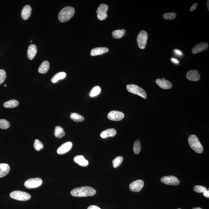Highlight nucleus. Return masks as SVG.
<instances>
[{
  "instance_id": "1",
  "label": "nucleus",
  "mask_w": 209,
  "mask_h": 209,
  "mask_svg": "<svg viewBox=\"0 0 209 209\" xmlns=\"http://www.w3.org/2000/svg\"><path fill=\"white\" fill-rule=\"evenodd\" d=\"M96 191L90 186H82L74 189L71 192L72 196L76 197L92 196L96 194Z\"/></svg>"
},
{
  "instance_id": "2",
  "label": "nucleus",
  "mask_w": 209,
  "mask_h": 209,
  "mask_svg": "<svg viewBox=\"0 0 209 209\" xmlns=\"http://www.w3.org/2000/svg\"><path fill=\"white\" fill-rule=\"evenodd\" d=\"M75 13V9L72 7L66 6L59 12L58 18L61 22H65L70 20Z\"/></svg>"
},
{
  "instance_id": "3",
  "label": "nucleus",
  "mask_w": 209,
  "mask_h": 209,
  "mask_svg": "<svg viewBox=\"0 0 209 209\" xmlns=\"http://www.w3.org/2000/svg\"><path fill=\"white\" fill-rule=\"evenodd\" d=\"M188 143L192 149L198 153H203V148L198 138L195 135H191L188 138Z\"/></svg>"
},
{
  "instance_id": "4",
  "label": "nucleus",
  "mask_w": 209,
  "mask_h": 209,
  "mask_svg": "<svg viewBox=\"0 0 209 209\" xmlns=\"http://www.w3.org/2000/svg\"><path fill=\"white\" fill-rule=\"evenodd\" d=\"M126 88L128 92L139 96L144 99H146L147 95L143 88L135 85H128Z\"/></svg>"
},
{
  "instance_id": "5",
  "label": "nucleus",
  "mask_w": 209,
  "mask_h": 209,
  "mask_svg": "<svg viewBox=\"0 0 209 209\" xmlns=\"http://www.w3.org/2000/svg\"><path fill=\"white\" fill-rule=\"evenodd\" d=\"M11 198L18 201H28L31 198V195L25 192L15 191L12 192L10 194Z\"/></svg>"
},
{
  "instance_id": "6",
  "label": "nucleus",
  "mask_w": 209,
  "mask_h": 209,
  "mask_svg": "<svg viewBox=\"0 0 209 209\" xmlns=\"http://www.w3.org/2000/svg\"><path fill=\"white\" fill-rule=\"evenodd\" d=\"M148 38V33L144 30H142L138 35L137 42L139 48L144 49L146 47Z\"/></svg>"
},
{
  "instance_id": "7",
  "label": "nucleus",
  "mask_w": 209,
  "mask_h": 209,
  "mask_svg": "<svg viewBox=\"0 0 209 209\" xmlns=\"http://www.w3.org/2000/svg\"><path fill=\"white\" fill-rule=\"evenodd\" d=\"M108 7L105 4H101L98 7L96 11L97 18L102 21L105 19L107 17V12L108 11Z\"/></svg>"
},
{
  "instance_id": "8",
  "label": "nucleus",
  "mask_w": 209,
  "mask_h": 209,
  "mask_svg": "<svg viewBox=\"0 0 209 209\" xmlns=\"http://www.w3.org/2000/svg\"><path fill=\"white\" fill-rule=\"evenodd\" d=\"M42 184V181L40 178H30L24 182V185L28 189H33L40 186Z\"/></svg>"
},
{
  "instance_id": "9",
  "label": "nucleus",
  "mask_w": 209,
  "mask_h": 209,
  "mask_svg": "<svg viewBox=\"0 0 209 209\" xmlns=\"http://www.w3.org/2000/svg\"><path fill=\"white\" fill-rule=\"evenodd\" d=\"M161 181L168 185H178L180 183V181L178 178L172 175L163 177L161 178Z\"/></svg>"
},
{
  "instance_id": "10",
  "label": "nucleus",
  "mask_w": 209,
  "mask_h": 209,
  "mask_svg": "<svg viewBox=\"0 0 209 209\" xmlns=\"http://www.w3.org/2000/svg\"><path fill=\"white\" fill-rule=\"evenodd\" d=\"M107 117L110 120L118 121L124 118V114L121 112L113 110L108 113Z\"/></svg>"
},
{
  "instance_id": "11",
  "label": "nucleus",
  "mask_w": 209,
  "mask_h": 209,
  "mask_svg": "<svg viewBox=\"0 0 209 209\" xmlns=\"http://www.w3.org/2000/svg\"><path fill=\"white\" fill-rule=\"evenodd\" d=\"M144 185V182L143 180H138L134 181L130 184V191L134 192H138L143 189Z\"/></svg>"
},
{
  "instance_id": "12",
  "label": "nucleus",
  "mask_w": 209,
  "mask_h": 209,
  "mask_svg": "<svg viewBox=\"0 0 209 209\" xmlns=\"http://www.w3.org/2000/svg\"><path fill=\"white\" fill-rule=\"evenodd\" d=\"M72 144L71 142H68L62 144L58 148L57 153L59 155H63L67 153L72 148Z\"/></svg>"
},
{
  "instance_id": "13",
  "label": "nucleus",
  "mask_w": 209,
  "mask_h": 209,
  "mask_svg": "<svg viewBox=\"0 0 209 209\" xmlns=\"http://www.w3.org/2000/svg\"><path fill=\"white\" fill-rule=\"evenodd\" d=\"M208 47V43L204 42L196 45L192 50V52L193 54H196L203 51L207 50Z\"/></svg>"
},
{
  "instance_id": "14",
  "label": "nucleus",
  "mask_w": 209,
  "mask_h": 209,
  "mask_svg": "<svg viewBox=\"0 0 209 209\" xmlns=\"http://www.w3.org/2000/svg\"><path fill=\"white\" fill-rule=\"evenodd\" d=\"M186 78L189 80L197 81L200 80V76L197 71L195 70H192L189 71L187 72Z\"/></svg>"
},
{
  "instance_id": "15",
  "label": "nucleus",
  "mask_w": 209,
  "mask_h": 209,
  "mask_svg": "<svg viewBox=\"0 0 209 209\" xmlns=\"http://www.w3.org/2000/svg\"><path fill=\"white\" fill-rule=\"evenodd\" d=\"M156 82L159 86L162 89L167 90L170 89L172 87V84L170 81L160 79H157Z\"/></svg>"
},
{
  "instance_id": "16",
  "label": "nucleus",
  "mask_w": 209,
  "mask_h": 209,
  "mask_svg": "<svg viewBox=\"0 0 209 209\" xmlns=\"http://www.w3.org/2000/svg\"><path fill=\"white\" fill-rule=\"evenodd\" d=\"M108 49L106 47H97L91 50L90 55L94 56L102 55L108 52Z\"/></svg>"
},
{
  "instance_id": "17",
  "label": "nucleus",
  "mask_w": 209,
  "mask_h": 209,
  "mask_svg": "<svg viewBox=\"0 0 209 209\" xmlns=\"http://www.w3.org/2000/svg\"><path fill=\"white\" fill-rule=\"evenodd\" d=\"M31 8L30 6H25L21 11V16L23 19L25 20L28 19L31 16Z\"/></svg>"
},
{
  "instance_id": "18",
  "label": "nucleus",
  "mask_w": 209,
  "mask_h": 209,
  "mask_svg": "<svg viewBox=\"0 0 209 209\" xmlns=\"http://www.w3.org/2000/svg\"><path fill=\"white\" fill-rule=\"evenodd\" d=\"M74 161L81 166L85 167L89 165L88 161L85 159L82 155H78L75 156L74 158Z\"/></svg>"
},
{
  "instance_id": "19",
  "label": "nucleus",
  "mask_w": 209,
  "mask_h": 209,
  "mask_svg": "<svg viewBox=\"0 0 209 209\" xmlns=\"http://www.w3.org/2000/svg\"><path fill=\"white\" fill-rule=\"evenodd\" d=\"M37 52V46L34 44L30 45L29 46L27 51L28 57L30 60H31L36 56Z\"/></svg>"
},
{
  "instance_id": "20",
  "label": "nucleus",
  "mask_w": 209,
  "mask_h": 209,
  "mask_svg": "<svg viewBox=\"0 0 209 209\" xmlns=\"http://www.w3.org/2000/svg\"><path fill=\"white\" fill-rule=\"evenodd\" d=\"M117 131L114 129H108L102 131L101 134V137L103 139L109 137H113L116 135Z\"/></svg>"
},
{
  "instance_id": "21",
  "label": "nucleus",
  "mask_w": 209,
  "mask_h": 209,
  "mask_svg": "<svg viewBox=\"0 0 209 209\" xmlns=\"http://www.w3.org/2000/svg\"><path fill=\"white\" fill-rule=\"evenodd\" d=\"M9 165L7 163H0V178L5 176L9 172Z\"/></svg>"
},
{
  "instance_id": "22",
  "label": "nucleus",
  "mask_w": 209,
  "mask_h": 209,
  "mask_svg": "<svg viewBox=\"0 0 209 209\" xmlns=\"http://www.w3.org/2000/svg\"><path fill=\"white\" fill-rule=\"evenodd\" d=\"M50 68V64L48 61H44L40 65L38 68V72L39 73L46 74L48 72Z\"/></svg>"
},
{
  "instance_id": "23",
  "label": "nucleus",
  "mask_w": 209,
  "mask_h": 209,
  "mask_svg": "<svg viewBox=\"0 0 209 209\" xmlns=\"http://www.w3.org/2000/svg\"><path fill=\"white\" fill-rule=\"evenodd\" d=\"M66 74L65 72H58V73L53 75L51 80V81L52 83H56V82H58L60 80L64 79L66 77Z\"/></svg>"
},
{
  "instance_id": "24",
  "label": "nucleus",
  "mask_w": 209,
  "mask_h": 209,
  "mask_svg": "<svg viewBox=\"0 0 209 209\" xmlns=\"http://www.w3.org/2000/svg\"><path fill=\"white\" fill-rule=\"evenodd\" d=\"M19 104L18 101L15 100H11L4 103L3 106L6 108H13L17 106Z\"/></svg>"
},
{
  "instance_id": "25",
  "label": "nucleus",
  "mask_w": 209,
  "mask_h": 209,
  "mask_svg": "<svg viewBox=\"0 0 209 209\" xmlns=\"http://www.w3.org/2000/svg\"><path fill=\"white\" fill-rule=\"evenodd\" d=\"M54 134L56 138H61L65 135L64 129L59 126H57L55 129Z\"/></svg>"
},
{
  "instance_id": "26",
  "label": "nucleus",
  "mask_w": 209,
  "mask_h": 209,
  "mask_svg": "<svg viewBox=\"0 0 209 209\" xmlns=\"http://www.w3.org/2000/svg\"><path fill=\"white\" fill-rule=\"evenodd\" d=\"M126 30L124 29L121 30H116L113 32L112 36L114 38L120 39L123 37L125 35Z\"/></svg>"
},
{
  "instance_id": "27",
  "label": "nucleus",
  "mask_w": 209,
  "mask_h": 209,
  "mask_svg": "<svg viewBox=\"0 0 209 209\" xmlns=\"http://www.w3.org/2000/svg\"><path fill=\"white\" fill-rule=\"evenodd\" d=\"M70 117L74 121L78 122V123L83 122L84 120V118L83 116L80 115L78 113H72Z\"/></svg>"
},
{
  "instance_id": "28",
  "label": "nucleus",
  "mask_w": 209,
  "mask_h": 209,
  "mask_svg": "<svg viewBox=\"0 0 209 209\" xmlns=\"http://www.w3.org/2000/svg\"><path fill=\"white\" fill-rule=\"evenodd\" d=\"M123 157L122 156H118L116 157V158L113 160L112 161V164L113 167L114 168H117L121 164L122 162H123Z\"/></svg>"
},
{
  "instance_id": "29",
  "label": "nucleus",
  "mask_w": 209,
  "mask_h": 209,
  "mask_svg": "<svg viewBox=\"0 0 209 209\" xmlns=\"http://www.w3.org/2000/svg\"><path fill=\"white\" fill-rule=\"evenodd\" d=\"M133 149L134 152L136 154H138L141 150V144L140 141L136 140L134 142L133 145Z\"/></svg>"
},
{
  "instance_id": "30",
  "label": "nucleus",
  "mask_w": 209,
  "mask_h": 209,
  "mask_svg": "<svg viewBox=\"0 0 209 209\" xmlns=\"http://www.w3.org/2000/svg\"><path fill=\"white\" fill-rule=\"evenodd\" d=\"M101 87L99 86H96L94 87L93 89L91 90L90 93V97H94L97 96L99 95L101 93Z\"/></svg>"
},
{
  "instance_id": "31",
  "label": "nucleus",
  "mask_w": 209,
  "mask_h": 209,
  "mask_svg": "<svg viewBox=\"0 0 209 209\" xmlns=\"http://www.w3.org/2000/svg\"><path fill=\"white\" fill-rule=\"evenodd\" d=\"M10 124L8 121L5 119H0V128L6 130L10 127Z\"/></svg>"
},
{
  "instance_id": "32",
  "label": "nucleus",
  "mask_w": 209,
  "mask_h": 209,
  "mask_svg": "<svg viewBox=\"0 0 209 209\" xmlns=\"http://www.w3.org/2000/svg\"><path fill=\"white\" fill-rule=\"evenodd\" d=\"M34 147L36 150L39 151L43 148V145L42 143L40 140H39L38 139H36L35 141Z\"/></svg>"
},
{
  "instance_id": "33",
  "label": "nucleus",
  "mask_w": 209,
  "mask_h": 209,
  "mask_svg": "<svg viewBox=\"0 0 209 209\" xmlns=\"http://www.w3.org/2000/svg\"><path fill=\"white\" fill-rule=\"evenodd\" d=\"M176 17V14L175 13H166L163 14L164 19L167 20H172Z\"/></svg>"
},
{
  "instance_id": "34",
  "label": "nucleus",
  "mask_w": 209,
  "mask_h": 209,
  "mask_svg": "<svg viewBox=\"0 0 209 209\" xmlns=\"http://www.w3.org/2000/svg\"><path fill=\"white\" fill-rule=\"evenodd\" d=\"M194 191L198 193H203L204 191L207 190L205 187L201 185H195L194 188Z\"/></svg>"
},
{
  "instance_id": "35",
  "label": "nucleus",
  "mask_w": 209,
  "mask_h": 209,
  "mask_svg": "<svg viewBox=\"0 0 209 209\" xmlns=\"http://www.w3.org/2000/svg\"><path fill=\"white\" fill-rule=\"evenodd\" d=\"M6 76V75L5 71L3 69H0V85L5 81Z\"/></svg>"
},
{
  "instance_id": "36",
  "label": "nucleus",
  "mask_w": 209,
  "mask_h": 209,
  "mask_svg": "<svg viewBox=\"0 0 209 209\" xmlns=\"http://www.w3.org/2000/svg\"><path fill=\"white\" fill-rule=\"evenodd\" d=\"M197 5H198V4H197V3H195V4H194L192 6L191 8H190V11L192 12L193 11H194V10H195L197 8Z\"/></svg>"
},
{
  "instance_id": "37",
  "label": "nucleus",
  "mask_w": 209,
  "mask_h": 209,
  "mask_svg": "<svg viewBox=\"0 0 209 209\" xmlns=\"http://www.w3.org/2000/svg\"><path fill=\"white\" fill-rule=\"evenodd\" d=\"M203 195L204 197L209 198V190H206L203 193Z\"/></svg>"
},
{
  "instance_id": "38",
  "label": "nucleus",
  "mask_w": 209,
  "mask_h": 209,
  "mask_svg": "<svg viewBox=\"0 0 209 209\" xmlns=\"http://www.w3.org/2000/svg\"><path fill=\"white\" fill-rule=\"evenodd\" d=\"M88 209H101L98 206L95 205H91L88 207Z\"/></svg>"
},
{
  "instance_id": "39",
  "label": "nucleus",
  "mask_w": 209,
  "mask_h": 209,
  "mask_svg": "<svg viewBox=\"0 0 209 209\" xmlns=\"http://www.w3.org/2000/svg\"><path fill=\"white\" fill-rule=\"evenodd\" d=\"M174 52H175V53L178 55H182V52H181V51L177 50V49H175V50H174Z\"/></svg>"
},
{
  "instance_id": "40",
  "label": "nucleus",
  "mask_w": 209,
  "mask_h": 209,
  "mask_svg": "<svg viewBox=\"0 0 209 209\" xmlns=\"http://www.w3.org/2000/svg\"><path fill=\"white\" fill-rule=\"evenodd\" d=\"M171 60H172V62H174V63L176 64L179 63L178 61V60H177V59H174V58H172V59H171Z\"/></svg>"
},
{
  "instance_id": "41",
  "label": "nucleus",
  "mask_w": 209,
  "mask_h": 209,
  "mask_svg": "<svg viewBox=\"0 0 209 209\" xmlns=\"http://www.w3.org/2000/svg\"><path fill=\"white\" fill-rule=\"evenodd\" d=\"M207 9H208V10L209 11V1H207Z\"/></svg>"
},
{
  "instance_id": "42",
  "label": "nucleus",
  "mask_w": 209,
  "mask_h": 209,
  "mask_svg": "<svg viewBox=\"0 0 209 209\" xmlns=\"http://www.w3.org/2000/svg\"><path fill=\"white\" fill-rule=\"evenodd\" d=\"M193 209H203L201 208V207H193Z\"/></svg>"
},
{
  "instance_id": "43",
  "label": "nucleus",
  "mask_w": 209,
  "mask_h": 209,
  "mask_svg": "<svg viewBox=\"0 0 209 209\" xmlns=\"http://www.w3.org/2000/svg\"><path fill=\"white\" fill-rule=\"evenodd\" d=\"M162 79L164 80V79H165V78H163Z\"/></svg>"
},
{
  "instance_id": "44",
  "label": "nucleus",
  "mask_w": 209,
  "mask_h": 209,
  "mask_svg": "<svg viewBox=\"0 0 209 209\" xmlns=\"http://www.w3.org/2000/svg\"><path fill=\"white\" fill-rule=\"evenodd\" d=\"M6 86H7V85H4V86H5V87H6Z\"/></svg>"
},
{
  "instance_id": "45",
  "label": "nucleus",
  "mask_w": 209,
  "mask_h": 209,
  "mask_svg": "<svg viewBox=\"0 0 209 209\" xmlns=\"http://www.w3.org/2000/svg\"><path fill=\"white\" fill-rule=\"evenodd\" d=\"M178 209H181V208H178Z\"/></svg>"
}]
</instances>
